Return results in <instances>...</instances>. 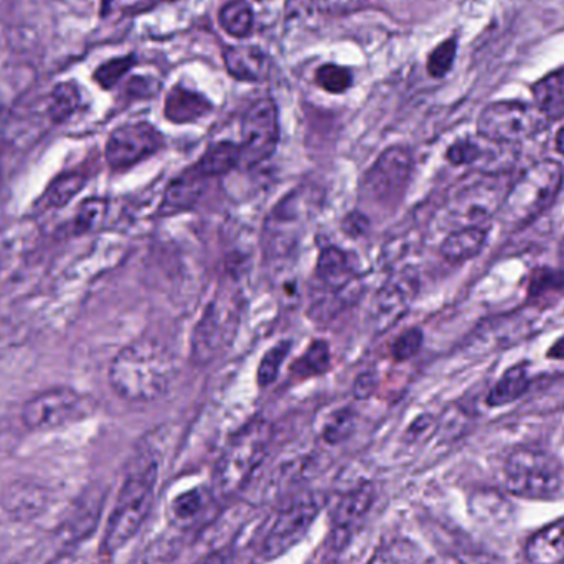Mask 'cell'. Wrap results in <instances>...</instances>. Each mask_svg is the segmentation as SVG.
Listing matches in <instances>:
<instances>
[{
  "label": "cell",
  "mask_w": 564,
  "mask_h": 564,
  "mask_svg": "<svg viewBox=\"0 0 564 564\" xmlns=\"http://www.w3.org/2000/svg\"><path fill=\"white\" fill-rule=\"evenodd\" d=\"M220 23L230 35L243 39L253 30V10L247 2L235 0L221 9Z\"/></svg>",
  "instance_id": "obj_29"
},
{
  "label": "cell",
  "mask_w": 564,
  "mask_h": 564,
  "mask_svg": "<svg viewBox=\"0 0 564 564\" xmlns=\"http://www.w3.org/2000/svg\"><path fill=\"white\" fill-rule=\"evenodd\" d=\"M506 188V182L497 175H470L453 188L447 212L459 228H486L484 225L499 214L509 192Z\"/></svg>",
  "instance_id": "obj_6"
},
{
  "label": "cell",
  "mask_w": 564,
  "mask_h": 564,
  "mask_svg": "<svg viewBox=\"0 0 564 564\" xmlns=\"http://www.w3.org/2000/svg\"><path fill=\"white\" fill-rule=\"evenodd\" d=\"M273 427L264 420L251 421L231 437L215 469V490L218 496H235L250 482L267 457Z\"/></svg>",
  "instance_id": "obj_3"
},
{
  "label": "cell",
  "mask_w": 564,
  "mask_h": 564,
  "mask_svg": "<svg viewBox=\"0 0 564 564\" xmlns=\"http://www.w3.org/2000/svg\"><path fill=\"white\" fill-rule=\"evenodd\" d=\"M484 151L477 142L470 141V139H463V141L454 142L449 149H447V161L454 165H469L474 162L480 161Z\"/></svg>",
  "instance_id": "obj_37"
},
{
  "label": "cell",
  "mask_w": 564,
  "mask_h": 564,
  "mask_svg": "<svg viewBox=\"0 0 564 564\" xmlns=\"http://www.w3.org/2000/svg\"><path fill=\"white\" fill-rule=\"evenodd\" d=\"M546 355H549V358H553V360H564V335L552 345Z\"/></svg>",
  "instance_id": "obj_43"
},
{
  "label": "cell",
  "mask_w": 564,
  "mask_h": 564,
  "mask_svg": "<svg viewBox=\"0 0 564 564\" xmlns=\"http://www.w3.org/2000/svg\"><path fill=\"white\" fill-rule=\"evenodd\" d=\"M413 165V155L408 149L398 145L387 149L365 174L361 195L373 204H393L406 188Z\"/></svg>",
  "instance_id": "obj_9"
},
{
  "label": "cell",
  "mask_w": 564,
  "mask_h": 564,
  "mask_svg": "<svg viewBox=\"0 0 564 564\" xmlns=\"http://www.w3.org/2000/svg\"><path fill=\"white\" fill-rule=\"evenodd\" d=\"M240 314L241 305L237 295H218L214 299L195 328L192 347L197 364H210L230 344L237 332Z\"/></svg>",
  "instance_id": "obj_8"
},
{
  "label": "cell",
  "mask_w": 564,
  "mask_h": 564,
  "mask_svg": "<svg viewBox=\"0 0 564 564\" xmlns=\"http://www.w3.org/2000/svg\"><path fill=\"white\" fill-rule=\"evenodd\" d=\"M177 373L174 355L155 338H139L126 345L109 367V383L128 401L148 403L171 388Z\"/></svg>",
  "instance_id": "obj_1"
},
{
  "label": "cell",
  "mask_w": 564,
  "mask_h": 564,
  "mask_svg": "<svg viewBox=\"0 0 564 564\" xmlns=\"http://www.w3.org/2000/svg\"><path fill=\"white\" fill-rule=\"evenodd\" d=\"M564 181L558 162L542 161L527 169L507 192L500 205V224L506 230H522L552 207Z\"/></svg>",
  "instance_id": "obj_2"
},
{
  "label": "cell",
  "mask_w": 564,
  "mask_h": 564,
  "mask_svg": "<svg viewBox=\"0 0 564 564\" xmlns=\"http://www.w3.org/2000/svg\"><path fill=\"white\" fill-rule=\"evenodd\" d=\"M317 85L327 93L340 95L351 86V73L344 66L324 65L317 69Z\"/></svg>",
  "instance_id": "obj_34"
},
{
  "label": "cell",
  "mask_w": 564,
  "mask_h": 564,
  "mask_svg": "<svg viewBox=\"0 0 564 564\" xmlns=\"http://www.w3.org/2000/svg\"><path fill=\"white\" fill-rule=\"evenodd\" d=\"M86 185V177L79 172H66V174L56 177L46 188L45 204L52 208H62L68 205L83 187Z\"/></svg>",
  "instance_id": "obj_28"
},
{
  "label": "cell",
  "mask_w": 564,
  "mask_h": 564,
  "mask_svg": "<svg viewBox=\"0 0 564 564\" xmlns=\"http://www.w3.org/2000/svg\"><path fill=\"white\" fill-rule=\"evenodd\" d=\"M0 182H2V171H0Z\"/></svg>",
  "instance_id": "obj_46"
},
{
  "label": "cell",
  "mask_w": 564,
  "mask_h": 564,
  "mask_svg": "<svg viewBox=\"0 0 564 564\" xmlns=\"http://www.w3.org/2000/svg\"><path fill=\"white\" fill-rule=\"evenodd\" d=\"M556 149H558L560 154L564 155V126L556 135Z\"/></svg>",
  "instance_id": "obj_45"
},
{
  "label": "cell",
  "mask_w": 564,
  "mask_h": 564,
  "mask_svg": "<svg viewBox=\"0 0 564 564\" xmlns=\"http://www.w3.org/2000/svg\"><path fill=\"white\" fill-rule=\"evenodd\" d=\"M305 204L307 202L301 192H292L268 218L267 247L273 257H284L297 245L299 235L308 218V207Z\"/></svg>",
  "instance_id": "obj_14"
},
{
  "label": "cell",
  "mask_w": 564,
  "mask_h": 564,
  "mask_svg": "<svg viewBox=\"0 0 564 564\" xmlns=\"http://www.w3.org/2000/svg\"><path fill=\"white\" fill-rule=\"evenodd\" d=\"M164 148L161 132L149 122H132L116 129L106 142V162L112 171H124Z\"/></svg>",
  "instance_id": "obj_11"
},
{
  "label": "cell",
  "mask_w": 564,
  "mask_h": 564,
  "mask_svg": "<svg viewBox=\"0 0 564 564\" xmlns=\"http://www.w3.org/2000/svg\"><path fill=\"white\" fill-rule=\"evenodd\" d=\"M375 490L370 484L355 487L345 494L335 507L334 522L338 530H350L357 525L373 506Z\"/></svg>",
  "instance_id": "obj_22"
},
{
  "label": "cell",
  "mask_w": 564,
  "mask_h": 564,
  "mask_svg": "<svg viewBox=\"0 0 564 564\" xmlns=\"http://www.w3.org/2000/svg\"><path fill=\"white\" fill-rule=\"evenodd\" d=\"M417 278L413 271L394 274L384 282L373 302L375 318L383 325L393 324L416 297Z\"/></svg>",
  "instance_id": "obj_15"
},
{
  "label": "cell",
  "mask_w": 564,
  "mask_h": 564,
  "mask_svg": "<svg viewBox=\"0 0 564 564\" xmlns=\"http://www.w3.org/2000/svg\"><path fill=\"white\" fill-rule=\"evenodd\" d=\"M457 42L454 39L446 40L440 46L434 48L427 59V72L434 78H443L451 68H453L454 58H456Z\"/></svg>",
  "instance_id": "obj_35"
},
{
  "label": "cell",
  "mask_w": 564,
  "mask_h": 564,
  "mask_svg": "<svg viewBox=\"0 0 564 564\" xmlns=\"http://www.w3.org/2000/svg\"><path fill=\"white\" fill-rule=\"evenodd\" d=\"M530 387L529 365L525 361L509 368L503 377L494 384L487 397V403L490 406H503V404L512 403L527 393Z\"/></svg>",
  "instance_id": "obj_26"
},
{
  "label": "cell",
  "mask_w": 564,
  "mask_h": 564,
  "mask_svg": "<svg viewBox=\"0 0 564 564\" xmlns=\"http://www.w3.org/2000/svg\"><path fill=\"white\" fill-rule=\"evenodd\" d=\"M424 335L421 328H408L391 345V355L397 361H406L420 354L423 347Z\"/></svg>",
  "instance_id": "obj_36"
},
{
  "label": "cell",
  "mask_w": 564,
  "mask_h": 564,
  "mask_svg": "<svg viewBox=\"0 0 564 564\" xmlns=\"http://www.w3.org/2000/svg\"><path fill=\"white\" fill-rule=\"evenodd\" d=\"M158 482V466L145 463L132 470L119 492L102 539V552L112 555L126 545L148 519Z\"/></svg>",
  "instance_id": "obj_4"
},
{
  "label": "cell",
  "mask_w": 564,
  "mask_h": 564,
  "mask_svg": "<svg viewBox=\"0 0 564 564\" xmlns=\"http://www.w3.org/2000/svg\"><path fill=\"white\" fill-rule=\"evenodd\" d=\"M375 387H377V381H375V377L371 373H364L357 378L354 384V394L360 400H365V398L370 397L373 393Z\"/></svg>",
  "instance_id": "obj_41"
},
{
  "label": "cell",
  "mask_w": 564,
  "mask_h": 564,
  "mask_svg": "<svg viewBox=\"0 0 564 564\" xmlns=\"http://www.w3.org/2000/svg\"><path fill=\"white\" fill-rule=\"evenodd\" d=\"M318 9L328 13H348L360 9L365 0H312Z\"/></svg>",
  "instance_id": "obj_40"
},
{
  "label": "cell",
  "mask_w": 564,
  "mask_h": 564,
  "mask_svg": "<svg viewBox=\"0 0 564 564\" xmlns=\"http://www.w3.org/2000/svg\"><path fill=\"white\" fill-rule=\"evenodd\" d=\"M564 291L563 271L540 268L530 278L529 294L532 297H550L552 294H562Z\"/></svg>",
  "instance_id": "obj_33"
},
{
  "label": "cell",
  "mask_w": 564,
  "mask_h": 564,
  "mask_svg": "<svg viewBox=\"0 0 564 564\" xmlns=\"http://www.w3.org/2000/svg\"><path fill=\"white\" fill-rule=\"evenodd\" d=\"M241 164V148L235 142H217L210 145L202 155L200 161L195 164V167L205 175V177H221L227 175L228 172L234 171Z\"/></svg>",
  "instance_id": "obj_24"
},
{
  "label": "cell",
  "mask_w": 564,
  "mask_h": 564,
  "mask_svg": "<svg viewBox=\"0 0 564 564\" xmlns=\"http://www.w3.org/2000/svg\"><path fill=\"white\" fill-rule=\"evenodd\" d=\"M322 500L317 496L301 497L278 513L263 542V553L274 558L301 542L321 512Z\"/></svg>",
  "instance_id": "obj_12"
},
{
  "label": "cell",
  "mask_w": 564,
  "mask_h": 564,
  "mask_svg": "<svg viewBox=\"0 0 564 564\" xmlns=\"http://www.w3.org/2000/svg\"><path fill=\"white\" fill-rule=\"evenodd\" d=\"M315 433L328 444H338L350 436L355 427V413L350 406H330L315 417Z\"/></svg>",
  "instance_id": "obj_23"
},
{
  "label": "cell",
  "mask_w": 564,
  "mask_h": 564,
  "mask_svg": "<svg viewBox=\"0 0 564 564\" xmlns=\"http://www.w3.org/2000/svg\"><path fill=\"white\" fill-rule=\"evenodd\" d=\"M228 73L243 82H261L270 72V59L257 46H231L225 52Z\"/></svg>",
  "instance_id": "obj_18"
},
{
  "label": "cell",
  "mask_w": 564,
  "mask_h": 564,
  "mask_svg": "<svg viewBox=\"0 0 564 564\" xmlns=\"http://www.w3.org/2000/svg\"><path fill=\"white\" fill-rule=\"evenodd\" d=\"M202 564H231L230 556L227 555V553H212L210 556H207V558L202 562Z\"/></svg>",
  "instance_id": "obj_44"
},
{
  "label": "cell",
  "mask_w": 564,
  "mask_h": 564,
  "mask_svg": "<svg viewBox=\"0 0 564 564\" xmlns=\"http://www.w3.org/2000/svg\"><path fill=\"white\" fill-rule=\"evenodd\" d=\"M549 122L536 105L503 101L484 109L477 129L484 139L496 144H519L545 131Z\"/></svg>",
  "instance_id": "obj_7"
},
{
  "label": "cell",
  "mask_w": 564,
  "mask_h": 564,
  "mask_svg": "<svg viewBox=\"0 0 564 564\" xmlns=\"http://www.w3.org/2000/svg\"><path fill=\"white\" fill-rule=\"evenodd\" d=\"M330 360V347L327 341L314 340L292 365V371H295L299 377H318L327 373Z\"/></svg>",
  "instance_id": "obj_27"
},
{
  "label": "cell",
  "mask_w": 564,
  "mask_h": 564,
  "mask_svg": "<svg viewBox=\"0 0 564 564\" xmlns=\"http://www.w3.org/2000/svg\"><path fill=\"white\" fill-rule=\"evenodd\" d=\"M202 507H204V496H202L200 490H188V492L175 497L174 502H172V513H174L175 519L188 520L197 516Z\"/></svg>",
  "instance_id": "obj_38"
},
{
  "label": "cell",
  "mask_w": 564,
  "mask_h": 564,
  "mask_svg": "<svg viewBox=\"0 0 564 564\" xmlns=\"http://www.w3.org/2000/svg\"><path fill=\"white\" fill-rule=\"evenodd\" d=\"M530 564H564V520L540 530L525 546Z\"/></svg>",
  "instance_id": "obj_19"
},
{
  "label": "cell",
  "mask_w": 564,
  "mask_h": 564,
  "mask_svg": "<svg viewBox=\"0 0 564 564\" xmlns=\"http://www.w3.org/2000/svg\"><path fill=\"white\" fill-rule=\"evenodd\" d=\"M361 224H367V218L364 215L351 214L347 215L344 221V228L347 234H364V230H367V227H361Z\"/></svg>",
  "instance_id": "obj_42"
},
{
  "label": "cell",
  "mask_w": 564,
  "mask_h": 564,
  "mask_svg": "<svg viewBox=\"0 0 564 564\" xmlns=\"http://www.w3.org/2000/svg\"><path fill=\"white\" fill-rule=\"evenodd\" d=\"M536 108L549 121L564 119V69L552 73L533 86Z\"/></svg>",
  "instance_id": "obj_25"
},
{
  "label": "cell",
  "mask_w": 564,
  "mask_h": 564,
  "mask_svg": "<svg viewBox=\"0 0 564 564\" xmlns=\"http://www.w3.org/2000/svg\"><path fill=\"white\" fill-rule=\"evenodd\" d=\"M79 106V91L73 83H59L50 96V116L53 121L62 122L68 119Z\"/></svg>",
  "instance_id": "obj_30"
},
{
  "label": "cell",
  "mask_w": 564,
  "mask_h": 564,
  "mask_svg": "<svg viewBox=\"0 0 564 564\" xmlns=\"http://www.w3.org/2000/svg\"><path fill=\"white\" fill-rule=\"evenodd\" d=\"M292 344L289 340L278 341L276 345L271 347L261 358L260 367H258V384L261 388L270 387L280 377V370L285 358H288L289 351H291Z\"/></svg>",
  "instance_id": "obj_31"
},
{
  "label": "cell",
  "mask_w": 564,
  "mask_h": 564,
  "mask_svg": "<svg viewBox=\"0 0 564 564\" xmlns=\"http://www.w3.org/2000/svg\"><path fill=\"white\" fill-rule=\"evenodd\" d=\"M132 66V58H119L112 59V62L106 63L102 68L96 72V82L102 86V88H111L116 83L121 79L128 73V69Z\"/></svg>",
  "instance_id": "obj_39"
},
{
  "label": "cell",
  "mask_w": 564,
  "mask_h": 564,
  "mask_svg": "<svg viewBox=\"0 0 564 564\" xmlns=\"http://www.w3.org/2000/svg\"><path fill=\"white\" fill-rule=\"evenodd\" d=\"M86 400L72 388H52L26 401L22 421L29 430H53L78 420Z\"/></svg>",
  "instance_id": "obj_13"
},
{
  "label": "cell",
  "mask_w": 564,
  "mask_h": 564,
  "mask_svg": "<svg viewBox=\"0 0 564 564\" xmlns=\"http://www.w3.org/2000/svg\"><path fill=\"white\" fill-rule=\"evenodd\" d=\"M487 228L467 227L451 231L441 245V254L451 263L473 260L486 247Z\"/></svg>",
  "instance_id": "obj_21"
},
{
  "label": "cell",
  "mask_w": 564,
  "mask_h": 564,
  "mask_svg": "<svg viewBox=\"0 0 564 564\" xmlns=\"http://www.w3.org/2000/svg\"><path fill=\"white\" fill-rule=\"evenodd\" d=\"M205 177L197 167L188 169L174 178L165 188L162 212L165 215L178 214L195 207L205 192Z\"/></svg>",
  "instance_id": "obj_17"
},
{
  "label": "cell",
  "mask_w": 564,
  "mask_h": 564,
  "mask_svg": "<svg viewBox=\"0 0 564 564\" xmlns=\"http://www.w3.org/2000/svg\"><path fill=\"white\" fill-rule=\"evenodd\" d=\"M315 278L327 294L344 295L355 281L350 258L340 248L325 247L317 258Z\"/></svg>",
  "instance_id": "obj_16"
},
{
  "label": "cell",
  "mask_w": 564,
  "mask_h": 564,
  "mask_svg": "<svg viewBox=\"0 0 564 564\" xmlns=\"http://www.w3.org/2000/svg\"><path fill=\"white\" fill-rule=\"evenodd\" d=\"M212 111L210 101L195 91L175 86L165 101V118L175 124H188L205 118Z\"/></svg>",
  "instance_id": "obj_20"
},
{
  "label": "cell",
  "mask_w": 564,
  "mask_h": 564,
  "mask_svg": "<svg viewBox=\"0 0 564 564\" xmlns=\"http://www.w3.org/2000/svg\"><path fill=\"white\" fill-rule=\"evenodd\" d=\"M503 484L510 494L530 500H555L564 496L562 467L545 451L519 447L503 464Z\"/></svg>",
  "instance_id": "obj_5"
},
{
  "label": "cell",
  "mask_w": 564,
  "mask_h": 564,
  "mask_svg": "<svg viewBox=\"0 0 564 564\" xmlns=\"http://www.w3.org/2000/svg\"><path fill=\"white\" fill-rule=\"evenodd\" d=\"M241 138V162L248 167L261 164L274 154L280 141V118L273 99H260L248 109Z\"/></svg>",
  "instance_id": "obj_10"
},
{
  "label": "cell",
  "mask_w": 564,
  "mask_h": 564,
  "mask_svg": "<svg viewBox=\"0 0 564 564\" xmlns=\"http://www.w3.org/2000/svg\"><path fill=\"white\" fill-rule=\"evenodd\" d=\"M106 210H108V202L102 198L95 197L83 202L76 212V234H89V231L98 230L105 221Z\"/></svg>",
  "instance_id": "obj_32"
}]
</instances>
